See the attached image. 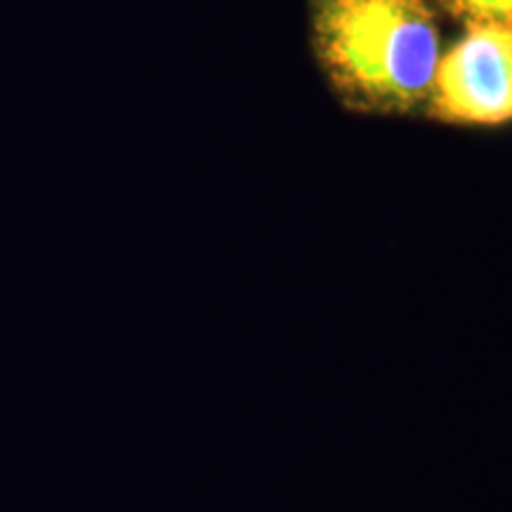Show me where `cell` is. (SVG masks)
<instances>
[{
    "label": "cell",
    "instance_id": "cell-1",
    "mask_svg": "<svg viewBox=\"0 0 512 512\" xmlns=\"http://www.w3.org/2000/svg\"><path fill=\"white\" fill-rule=\"evenodd\" d=\"M313 46L344 105L401 114L427 102L439 31L425 0H311Z\"/></svg>",
    "mask_w": 512,
    "mask_h": 512
},
{
    "label": "cell",
    "instance_id": "cell-2",
    "mask_svg": "<svg viewBox=\"0 0 512 512\" xmlns=\"http://www.w3.org/2000/svg\"><path fill=\"white\" fill-rule=\"evenodd\" d=\"M465 27V36L439 57L427 98L430 114L451 124H508L512 121V27Z\"/></svg>",
    "mask_w": 512,
    "mask_h": 512
},
{
    "label": "cell",
    "instance_id": "cell-3",
    "mask_svg": "<svg viewBox=\"0 0 512 512\" xmlns=\"http://www.w3.org/2000/svg\"><path fill=\"white\" fill-rule=\"evenodd\" d=\"M441 8L465 24L512 27V0H439Z\"/></svg>",
    "mask_w": 512,
    "mask_h": 512
}]
</instances>
